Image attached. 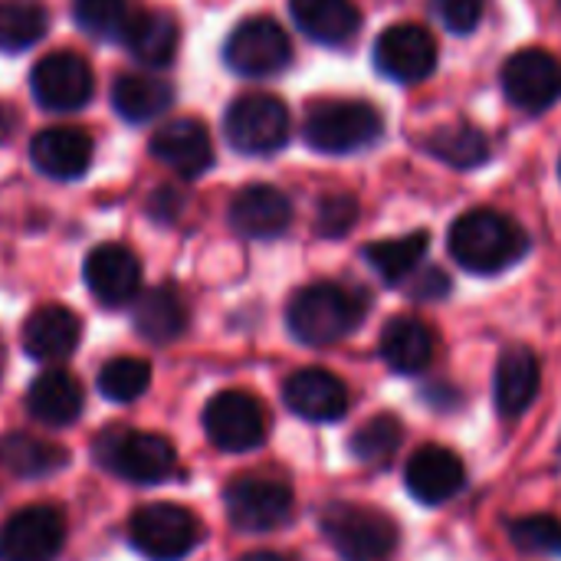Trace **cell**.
<instances>
[{"instance_id":"29","label":"cell","mask_w":561,"mask_h":561,"mask_svg":"<svg viewBox=\"0 0 561 561\" xmlns=\"http://www.w3.org/2000/svg\"><path fill=\"white\" fill-rule=\"evenodd\" d=\"M171 102H174V89L164 79L145 72H122L112 85V105L131 125H145L164 115Z\"/></svg>"},{"instance_id":"10","label":"cell","mask_w":561,"mask_h":561,"mask_svg":"<svg viewBox=\"0 0 561 561\" xmlns=\"http://www.w3.org/2000/svg\"><path fill=\"white\" fill-rule=\"evenodd\" d=\"M227 519L240 533H276L283 529L293 513L296 500L286 483L266 480V477H237L224 490Z\"/></svg>"},{"instance_id":"37","label":"cell","mask_w":561,"mask_h":561,"mask_svg":"<svg viewBox=\"0 0 561 561\" xmlns=\"http://www.w3.org/2000/svg\"><path fill=\"white\" fill-rule=\"evenodd\" d=\"M358 220V204L355 197L348 194H332V197H322L319 201V210H316V230L329 240H339L345 237Z\"/></svg>"},{"instance_id":"27","label":"cell","mask_w":561,"mask_h":561,"mask_svg":"<svg viewBox=\"0 0 561 561\" xmlns=\"http://www.w3.org/2000/svg\"><path fill=\"white\" fill-rule=\"evenodd\" d=\"M178 39H181V30L168 10H138L125 30V46L131 49V56L154 69L174 62Z\"/></svg>"},{"instance_id":"15","label":"cell","mask_w":561,"mask_h":561,"mask_svg":"<svg viewBox=\"0 0 561 561\" xmlns=\"http://www.w3.org/2000/svg\"><path fill=\"white\" fill-rule=\"evenodd\" d=\"M92 299L105 309H122L141 293V263L122 243H102L85 256L82 266Z\"/></svg>"},{"instance_id":"32","label":"cell","mask_w":561,"mask_h":561,"mask_svg":"<svg viewBox=\"0 0 561 561\" xmlns=\"http://www.w3.org/2000/svg\"><path fill=\"white\" fill-rule=\"evenodd\" d=\"M404 440V427L394 414L368 417L348 440V454L365 467H388Z\"/></svg>"},{"instance_id":"19","label":"cell","mask_w":561,"mask_h":561,"mask_svg":"<svg viewBox=\"0 0 561 561\" xmlns=\"http://www.w3.org/2000/svg\"><path fill=\"white\" fill-rule=\"evenodd\" d=\"M82 322L69 306L49 302L26 316L20 329V345L36 362H62L79 348Z\"/></svg>"},{"instance_id":"31","label":"cell","mask_w":561,"mask_h":561,"mask_svg":"<svg viewBox=\"0 0 561 561\" xmlns=\"http://www.w3.org/2000/svg\"><path fill=\"white\" fill-rule=\"evenodd\" d=\"M49 13L39 0H0V53H23L46 36Z\"/></svg>"},{"instance_id":"35","label":"cell","mask_w":561,"mask_h":561,"mask_svg":"<svg viewBox=\"0 0 561 561\" xmlns=\"http://www.w3.org/2000/svg\"><path fill=\"white\" fill-rule=\"evenodd\" d=\"M135 10L128 0H72V20L95 39H125Z\"/></svg>"},{"instance_id":"2","label":"cell","mask_w":561,"mask_h":561,"mask_svg":"<svg viewBox=\"0 0 561 561\" xmlns=\"http://www.w3.org/2000/svg\"><path fill=\"white\" fill-rule=\"evenodd\" d=\"M368 312V299L358 289L339 283H312L299 289L286 306V325L296 342L325 348L352 335Z\"/></svg>"},{"instance_id":"25","label":"cell","mask_w":561,"mask_h":561,"mask_svg":"<svg viewBox=\"0 0 561 561\" xmlns=\"http://www.w3.org/2000/svg\"><path fill=\"white\" fill-rule=\"evenodd\" d=\"M187 302L181 299L178 289L171 286H154L138 293L135 309H131V322L135 332L151 342V345H171L187 332Z\"/></svg>"},{"instance_id":"13","label":"cell","mask_w":561,"mask_h":561,"mask_svg":"<svg viewBox=\"0 0 561 561\" xmlns=\"http://www.w3.org/2000/svg\"><path fill=\"white\" fill-rule=\"evenodd\" d=\"M503 92L523 112H546L561 99V62L539 46L519 49L503 66Z\"/></svg>"},{"instance_id":"41","label":"cell","mask_w":561,"mask_h":561,"mask_svg":"<svg viewBox=\"0 0 561 561\" xmlns=\"http://www.w3.org/2000/svg\"><path fill=\"white\" fill-rule=\"evenodd\" d=\"M0 118H3V108H0ZM3 135H7V131H3V128H0V138H3Z\"/></svg>"},{"instance_id":"33","label":"cell","mask_w":561,"mask_h":561,"mask_svg":"<svg viewBox=\"0 0 561 561\" xmlns=\"http://www.w3.org/2000/svg\"><path fill=\"white\" fill-rule=\"evenodd\" d=\"M427 151L440 158L450 168H480L490 158V141L480 128L460 122V125H444L427 138Z\"/></svg>"},{"instance_id":"38","label":"cell","mask_w":561,"mask_h":561,"mask_svg":"<svg viewBox=\"0 0 561 561\" xmlns=\"http://www.w3.org/2000/svg\"><path fill=\"white\" fill-rule=\"evenodd\" d=\"M437 20L450 33H473L483 20V0H431Z\"/></svg>"},{"instance_id":"28","label":"cell","mask_w":561,"mask_h":561,"mask_svg":"<svg viewBox=\"0 0 561 561\" xmlns=\"http://www.w3.org/2000/svg\"><path fill=\"white\" fill-rule=\"evenodd\" d=\"M69 463V450L56 440L33 437L23 431H13L0 440V467L20 480H39Z\"/></svg>"},{"instance_id":"17","label":"cell","mask_w":561,"mask_h":561,"mask_svg":"<svg viewBox=\"0 0 561 561\" xmlns=\"http://www.w3.org/2000/svg\"><path fill=\"white\" fill-rule=\"evenodd\" d=\"M286 408L309 424H335L348 414V388L325 368H299L283 385Z\"/></svg>"},{"instance_id":"30","label":"cell","mask_w":561,"mask_h":561,"mask_svg":"<svg viewBox=\"0 0 561 561\" xmlns=\"http://www.w3.org/2000/svg\"><path fill=\"white\" fill-rule=\"evenodd\" d=\"M427 247H431V233H427V230H414V233H408V237L368 243V247H365V260L371 263V270H375L388 286H404V283L421 270Z\"/></svg>"},{"instance_id":"3","label":"cell","mask_w":561,"mask_h":561,"mask_svg":"<svg viewBox=\"0 0 561 561\" xmlns=\"http://www.w3.org/2000/svg\"><path fill=\"white\" fill-rule=\"evenodd\" d=\"M319 529L342 561H388L401 542L398 523L365 503H329L319 513Z\"/></svg>"},{"instance_id":"11","label":"cell","mask_w":561,"mask_h":561,"mask_svg":"<svg viewBox=\"0 0 561 561\" xmlns=\"http://www.w3.org/2000/svg\"><path fill=\"white\" fill-rule=\"evenodd\" d=\"M66 546V516L56 506L33 503L0 526V561H56Z\"/></svg>"},{"instance_id":"44","label":"cell","mask_w":561,"mask_h":561,"mask_svg":"<svg viewBox=\"0 0 561 561\" xmlns=\"http://www.w3.org/2000/svg\"><path fill=\"white\" fill-rule=\"evenodd\" d=\"M0 362H3V355H0Z\"/></svg>"},{"instance_id":"5","label":"cell","mask_w":561,"mask_h":561,"mask_svg":"<svg viewBox=\"0 0 561 561\" xmlns=\"http://www.w3.org/2000/svg\"><path fill=\"white\" fill-rule=\"evenodd\" d=\"M302 138L322 154H352L381 138V115L365 99H325L309 105Z\"/></svg>"},{"instance_id":"40","label":"cell","mask_w":561,"mask_h":561,"mask_svg":"<svg viewBox=\"0 0 561 561\" xmlns=\"http://www.w3.org/2000/svg\"><path fill=\"white\" fill-rule=\"evenodd\" d=\"M240 561H289V559H286V556H279V552H266V549H260V552L243 556Z\"/></svg>"},{"instance_id":"16","label":"cell","mask_w":561,"mask_h":561,"mask_svg":"<svg viewBox=\"0 0 561 561\" xmlns=\"http://www.w3.org/2000/svg\"><path fill=\"white\" fill-rule=\"evenodd\" d=\"M404 486L421 506H444L463 493L467 467L450 447L427 444L411 454L404 467Z\"/></svg>"},{"instance_id":"4","label":"cell","mask_w":561,"mask_h":561,"mask_svg":"<svg viewBox=\"0 0 561 561\" xmlns=\"http://www.w3.org/2000/svg\"><path fill=\"white\" fill-rule=\"evenodd\" d=\"M95 460L112 470L115 477L138 483V486H158L178 473V450L168 437L151 431H128L112 427L95 440Z\"/></svg>"},{"instance_id":"14","label":"cell","mask_w":561,"mask_h":561,"mask_svg":"<svg viewBox=\"0 0 561 561\" xmlns=\"http://www.w3.org/2000/svg\"><path fill=\"white\" fill-rule=\"evenodd\" d=\"M375 66L391 82H424L437 66V43L417 23H394L375 39Z\"/></svg>"},{"instance_id":"18","label":"cell","mask_w":561,"mask_h":561,"mask_svg":"<svg viewBox=\"0 0 561 561\" xmlns=\"http://www.w3.org/2000/svg\"><path fill=\"white\" fill-rule=\"evenodd\" d=\"M151 158L181 178H197L214 164V141L201 118H174L151 138Z\"/></svg>"},{"instance_id":"43","label":"cell","mask_w":561,"mask_h":561,"mask_svg":"<svg viewBox=\"0 0 561 561\" xmlns=\"http://www.w3.org/2000/svg\"><path fill=\"white\" fill-rule=\"evenodd\" d=\"M559 454H561V440H559Z\"/></svg>"},{"instance_id":"34","label":"cell","mask_w":561,"mask_h":561,"mask_svg":"<svg viewBox=\"0 0 561 561\" xmlns=\"http://www.w3.org/2000/svg\"><path fill=\"white\" fill-rule=\"evenodd\" d=\"M95 385H99V394L102 398H108L115 404H131V401H138L148 391V385H151V365L145 358H128V355L112 358V362H105L99 368Z\"/></svg>"},{"instance_id":"20","label":"cell","mask_w":561,"mask_h":561,"mask_svg":"<svg viewBox=\"0 0 561 561\" xmlns=\"http://www.w3.org/2000/svg\"><path fill=\"white\" fill-rule=\"evenodd\" d=\"M293 224V201L273 184H247L230 201V227L250 240H273Z\"/></svg>"},{"instance_id":"39","label":"cell","mask_w":561,"mask_h":561,"mask_svg":"<svg viewBox=\"0 0 561 561\" xmlns=\"http://www.w3.org/2000/svg\"><path fill=\"white\" fill-rule=\"evenodd\" d=\"M408 293H411L414 299H421V302H427V299H444V296L450 293V279H447V273L437 270V266L417 270V273L408 279Z\"/></svg>"},{"instance_id":"24","label":"cell","mask_w":561,"mask_h":561,"mask_svg":"<svg viewBox=\"0 0 561 561\" xmlns=\"http://www.w3.org/2000/svg\"><path fill=\"white\" fill-rule=\"evenodd\" d=\"M85 404L82 385L72 371L62 368H49L43 375L33 378L30 391H26V411L33 421L46 424V427H69L79 421Z\"/></svg>"},{"instance_id":"6","label":"cell","mask_w":561,"mask_h":561,"mask_svg":"<svg viewBox=\"0 0 561 561\" xmlns=\"http://www.w3.org/2000/svg\"><path fill=\"white\" fill-rule=\"evenodd\" d=\"M201 519L178 503L141 506L128 523V539L148 561H181L201 546Z\"/></svg>"},{"instance_id":"12","label":"cell","mask_w":561,"mask_h":561,"mask_svg":"<svg viewBox=\"0 0 561 561\" xmlns=\"http://www.w3.org/2000/svg\"><path fill=\"white\" fill-rule=\"evenodd\" d=\"M30 89H33V99L43 108H49V112H76L95 92L92 66L72 49H56V53L43 56L33 66Z\"/></svg>"},{"instance_id":"21","label":"cell","mask_w":561,"mask_h":561,"mask_svg":"<svg viewBox=\"0 0 561 561\" xmlns=\"http://www.w3.org/2000/svg\"><path fill=\"white\" fill-rule=\"evenodd\" d=\"M33 164L56 181H76L92 164V138L82 128L72 125H53L33 135L30 141Z\"/></svg>"},{"instance_id":"42","label":"cell","mask_w":561,"mask_h":561,"mask_svg":"<svg viewBox=\"0 0 561 561\" xmlns=\"http://www.w3.org/2000/svg\"><path fill=\"white\" fill-rule=\"evenodd\" d=\"M559 174H561V161H559Z\"/></svg>"},{"instance_id":"7","label":"cell","mask_w":561,"mask_h":561,"mask_svg":"<svg viewBox=\"0 0 561 561\" xmlns=\"http://www.w3.org/2000/svg\"><path fill=\"white\" fill-rule=\"evenodd\" d=\"M289 108L283 99L266 95V92H250L230 102L224 115V131L227 141L240 154H273L289 141Z\"/></svg>"},{"instance_id":"8","label":"cell","mask_w":561,"mask_h":561,"mask_svg":"<svg viewBox=\"0 0 561 561\" xmlns=\"http://www.w3.org/2000/svg\"><path fill=\"white\" fill-rule=\"evenodd\" d=\"M224 62L247 79H270L293 62L289 33L273 16H247L224 43Z\"/></svg>"},{"instance_id":"9","label":"cell","mask_w":561,"mask_h":561,"mask_svg":"<svg viewBox=\"0 0 561 561\" xmlns=\"http://www.w3.org/2000/svg\"><path fill=\"white\" fill-rule=\"evenodd\" d=\"M204 431L210 444L224 454H250L263 447L270 421L260 398L250 391H220L204 408Z\"/></svg>"},{"instance_id":"1","label":"cell","mask_w":561,"mask_h":561,"mask_svg":"<svg viewBox=\"0 0 561 561\" xmlns=\"http://www.w3.org/2000/svg\"><path fill=\"white\" fill-rule=\"evenodd\" d=\"M447 247L467 273L493 276L516 266L529 253V233L500 210L473 207L450 224Z\"/></svg>"},{"instance_id":"22","label":"cell","mask_w":561,"mask_h":561,"mask_svg":"<svg viewBox=\"0 0 561 561\" xmlns=\"http://www.w3.org/2000/svg\"><path fill=\"white\" fill-rule=\"evenodd\" d=\"M542 388V365L539 355L526 345H510L500 355L496 365V378H493V398H496V411L503 417H523L533 401L539 398Z\"/></svg>"},{"instance_id":"36","label":"cell","mask_w":561,"mask_h":561,"mask_svg":"<svg viewBox=\"0 0 561 561\" xmlns=\"http://www.w3.org/2000/svg\"><path fill=\"white\" fill-rule=\"evenodd\" d=\"M510 542L526 556L561 559V519L556 516H519L506 523Z\"/></svg>"},{"instance_id":"23","label":"cell","mask_w":561,"mask_h":561,"mask_svg":"<svg viewBox=\"0 0 561 561\" xmlns=\"http://www.w3.org/2000/svg\"><path fill=\"white\" fill-rule=\"evenodd\" d=\"M378 352L385 358V365L394 375H424L434 358H437V335L427 322L414 319V316H394L385 329H381V342Z\"/></svg>"},{"instance_id":"26","label":"cell","mask_w":561,"mask_h":561,"mask_svg":"<svg viewBox=\"0 0 561 561\" xmlns=\"http://www.w3.org/2000/svg\"><path fill=\"white\" fill-rule=\"evenodd\" d=\"M289 10L296 26L322 46H345L362 26L355 0H289Z\"/></svg>"}]
</instances>
